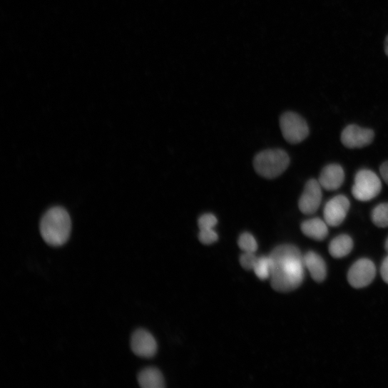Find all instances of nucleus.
Wrapping results in <instances>:
<instances>
[{
	"label": "nucleus",
	"mask_w": 388,
	"mask_h": 388,
	"mask_svg": "<svg viewBox=\"0 0 388 388\" xmlns=\"http://www.w3.org/2000/svg\"><path fill=\"white\" fill-rule=\"evenodd\" d=\"M272 287L281 293L297 289L305 279V261L300 250L291 245L275 247L269 255Z\"/></svg>",
	"instance_id": "nucleus-1"
},
{
	"label": "nucleus",
	"mask_w": 388,
	"mask_h": 388,
	"mask_svg": "<svg viewBox=\"0 0 388 388\" xmlns=\"http://www.w3.org/2000/svg\"><path fill=\"white\" fill-rule=\"evenodd\" d=\"M40 231L48 245L53 247L64 245L71 232V220L67 211L60 207L50 209L41 221Z\"/></svg>",
	"instance_id": "nucleus-2"
},
{
	"label": "nucleus",
	"mask_w": 388,
	"mask_h": 388,
	"mask_svg": "<svg viewBox=\"0 0 388 388\" xmlns=\"http://www.w3.org/2000/svg\"><path fill=\"white\" fill-rule=\"evenodd\" d=\"M289 164L288 155L281 149L263 150L255 157L253 162L257 174L267 179L280 175L287 168Z\"/></svg>",
	"instance_id": "nucleus-3"
},
{
	"label": "nucleus",
	"mask_w": 388,
	"mask_h": 388,
	"mask_svg": "<svg viewBox=\"0 0 388 388\" xmlns=\"http://www.w3.org/2000/svg\"><path fill=\"white\" fill-rule=\"evenodd\" d=\"M382 189V182L378 175L370 170L357 172L352 188L353 197L360 202H369L377 198Z\"/></svg>",
	"instance_id": "nucleus-4"
},
{
	"label": "nucleus",
	"mask_w": 388,
	"mask_h": 388,
	"mask_svg": "<svg viewBox=\"0 0 388 388\" xmlns=\"http://www.w3.org/2000/svg\"><path fill=\"white\" fill-rule=\"evenodd\" d=\"M280 127L284 139L290 144H299L310 135L307 122L295 113H284L280 118Z\"/></svg>",
	"instance_id": "nucleus-5"
},
{
	"label": "nucleus",
	"mask_w": 388,
	"mask_h": 388,
	"mask_svg": "<svg viewBox=\"0 0 388 388\" xmlns=\"http://www.w3.org/2000/svg\"><path fill=\"white\" fill-rule=\"evenodd\" d=\"M322 188L316 179H311L307 183L299 200V208L303 214L312 215L318 211L322 200Z\"/></svg>",
	"instance_id": "nucleus-6"
},
{
	"label": "nucleus",
	"mask_w": 388,
	"mask_h": 388,
	"mask_svg": "<svg viewBox=\"0 0 388 388\" xmlns=\"http://www.w3.org/2000/svg\"><path fill=\"white\" fill-rule=\"evenodd\" d=\"M376 275L374 263L368 259L363 258L357 261L349 269L348 281L355 288H362L369 285Z\"/></svg>",
	"instance_id": "nucleus-7"
},
{
	"label": "nucleus",
	"mask_w": 388,
	"mask_h": 388,
	"mask_svg": "<svg viewBox=\"0 0 388 388\" xmlns=\"http://www.w3.org/2000/svg\"><path fill=\"white\" fill-rule=\"evenodd\" d=\"M349 208L350 203L345 196L338 195L332 198L325 207V221L330 227L340 226L345 220Z\"/></svg>",
	"instance_id": "nucleus-8"
},
{
	"label": "nucleus",
	"mask_w": 388,
	"mask_h": 388,
	"mask_svg": "<svg viewBox=\"0 0 388 388\" xmlns=\"http://www.w3.org/2000/svg\"><path fill=\"white\" fill-rule=\"evenodd\" d=\"M374 138V133L372 130L351 125L342 131L341 141L345 147L355 149L370 145Z\"/></svg>",
	"instance_id": "nucleus-9"
},
{
	"label": "nucleus",
	"mask_w": 388,
	"mask_h": 388,
	"mask_svg": "<svg viewBox=\"0 0 388 388\" xmlns=\"http://www.w3.org/2000/svg\"><path fill=\"white\" fill-rule=\"evenodd\" d=\"M131 348L138 357L150 358L157 352V342L153 336L146 330H139L131 337Z\"/></svg>",
	"instance_id": "nucleus-10"
},
{
	"label": "nucleus",
	"mask_w": 388,
	"mask_h": 388,
	"mask_svg": "<svg viewBox=\"0 0 388 388\" xmlns=\"http://www.w3.org/2000/svg\"><path fill=\"white\" fill-rule=\"evenodd\" d=\"M318 180L327 190H337L344 180V170L337 164L328 165L322 170Z\"/></svg>",
	"instance_id": "nucleus-11"
},
{
	"label": "nucleus",
	"mask_w": 388,
	"mask_h": 388,
	"mask_svg": "<svg viewBox=\"0 0 388 388\" xmlns=\"http://www.w3.org/2000/svg\"><path fill=\"white\" fill-rule=\"evenodd\" d=\"M305 267L308 269L312 278L321 282L327 277V265L323 258L314 252H309L304 256Z\"/></svg>",
	"instance_id": "nucleus-12"
},
{
	"label": "nucleus",
	"mask_w": 388,
	"mask_h": 388,
	"mask_svg": "<svg viewBox=\"0 0 388 388\" xmlns=\"http://www.w3.org/2000/svg\"><path fill=\"white\" fill-rule=\"evenodd\" d=\"M329 225L327 223L320 219L313 218L305 221L301 226L302 233L307 237L317 240H324L328 235Z\"/></svg>",
	"instance_id": "nucleus-13"
},
{
	"label": "nucleus",
	"mask_w": 388,
	"mask_h": 388,
	"mask_svg": "<svg viewBox=\"0 0 388 388\" xmlns=\"http://www.w3.org/2000/svg\"><path fill=\"white\" fill-rule=\"evenodd\" d=\"M138 382L143 388H163L165 381L161 372L156 368L148 367L138 374Z\"/></svg>",
	"instance_id": "nucleus-14"
},
{
	"label": "nucleus",
	"mask_w": 388,
	"mask_h": 388,
	"mask_svg": "<svg viewBox=\"0 0 388 388\" xmlns=\"http://www.w3.org/2000/svg\"><path fill=\"white\" fill-rule=\"evenodd\" d=\"M352 248V239L349 235H341L331 241L329 250L333 257L342 258L349 255Z\"/></svg>",
	"instance_id": "nucleus-15"
},
{
	"label": "nucleus",
	"mask_w": 388,
	"mask_h": 388,
	"mask_svg": "<svg viewBox=\"0 0 388 388\" xmlns=\"http://www.w3.org/2000/svg\"><path fill=\"white\" fill-rule=\"evenodd\" d=\"M373 224L381 228H388V203L376 206L372 212Z\"/></svg>",
	"instance_id": "nucleus-16"
},
{
	"label": "nucleus",
	"mask_w": 388,
	"mask_h": 388,
	"mask_svg": "<svg viewBox=\"0 0 388 388\" xmlns=\"http://www.w3.org/2000/svg\"><path fill=\"white\" fill-rule=\"evenodd\" d=\"M271 263L269 256L260 257L253 269L257 277L260 280L270 278Z\"/></svg>",
	"instance_id": "nucleus-17"
},
{
	"label": "nucleus",
	"mask_w": 388,
	"mask_h": 388,
	"mask_svg": "<svg viewBox=\"0 0 388 388\" xmlns=\"http://www.w3.org/2000/svg\"><path fill=\"white\" fill-rule=\"evenodd\" d=\"M238 245L244 252H255L257 243L255 238L249 233H242L238 240Z\"/></svg>",
	"instance_id": "nucleus-18"
},
{
	"label": "nucleus",
	"mask_w": 388,
	"mask_h": 388,
	"mask_svg": "<svg viewBox=\"0 0 388 388\" xmlns=\"http://www.w3.org/2000/svg\"><path fill=\"white\" fill-rule=\"evenodd\" d=\"M218 223V218L213 214H205L198 220L200 230L214 229Z\"/></svg>",
	"instance_id": "nucleus-19"
},
{
	"label": "nucleus",
	"mask_w": 388,
	"mask_h": 388,
	"mask_svg": "<svg viewBox=\"0 0 388 388\" xmlns=\"http://www.w3.org/2000/svg\"><path fill=\"white\" fill-rule=\"evenodd\" d=\"M257 260L258 257L254 252H244L240 257V262L245 270H253Z\"/></svg>",
	"instance_id": "nucleus-20"
},
{
	"label": "nucleus",
	"mask_w": 388,
	"mask_h": 388,
	"mask_svg": "<svg viewBox=\"0 0 388 388\" xmlns=\"http://www.w3.org/2000/svg\"><path fill=\"white\" fill-rule=\"evenodd\" d=\"M199 239L204 245H212L218 240V235L214 229L200 230Z\"/></svg>",
	"instance_id": "nucleus-21"
},
{
	"label": "nucleus",
	"mask_w": 388,
	"mask_h": 388,
	"mask_svg": "<svg viewBox=\"0 0 388 388\" xmlns=\"http://www.w3.org/2000/svg\"><path fill=\"white\" fill-rule=\"evenodd\" d=\"M380 272L383 280L388 284V256L382 262Z\"/></svg>",
	"instance_id": "nucleus-22"
},
{
	"label": "nucleus",
	"mask_w": 388,
	"mask_h": 388,
	"mask_svg": "<svg viewBox=\"0 0 388 388\" xmlns=\"http://www.w3.org/2000/svg\"><path fill=\"white\" fill-rule=\"evenodd\" d=\"M379 172L383 180L388 185V161L382 164L379 168Z\"/></svg>",
	"instance_id": "nucleus-23"
},
{
	"label": "nucleus",
	"mask_w": 388,
	"mask_h": 388,
	"mask_svg": "<svg viewBox=\"0 0 388 388\" xmlns=\"http://www.w3.org/2000/svg\"><path fill=\"white\" fill-rule=\"evenodd\" d=\"M384 51L388 56V36L387 37L384 42Z\"/></svg>",
	"instance_id": "nucleus-24"
},
{
	"label": "nucleus",
	"mask_w": 388,
	"mask_h": 388,
	"mask_svg": "<svg viewBox=\"0 0 388 388\" xmlns=\"http://www.w3.org/2000/svg\"><path fill=\"white\" fill-rule=\"evenodd\" d=\"M385 250H387V253H388V238L385 242Z\"/></svg>",
	"instance_id": "nucleus-25"
}]
</instances>
